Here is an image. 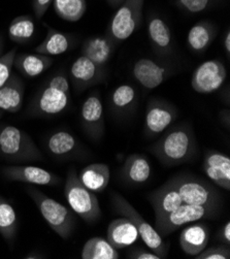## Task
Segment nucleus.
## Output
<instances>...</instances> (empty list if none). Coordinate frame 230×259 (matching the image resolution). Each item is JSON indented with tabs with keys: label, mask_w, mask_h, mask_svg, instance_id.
Returning a JSON list of instances; mask_svg holds the SVG:
<instances>
[{
	"label": "nucleus",
	"mask_w": 230,
	"mask_h": 259,
	"mask_svg": "<svg viewBox=\"0 0 230 259\" xmlns=\"http://www.w3.org/2000/svg\"><path fill=\"white\" fill-rule=\"evenodd\" d=\"M165 134L150 147V152L164 166L183 164L193 159L196 154V140L188 124L170 126Z\"/></svg>",
	"instance_id": "f257e3e1"
},
{
	"label": "nucleus",
	"mask_w": 230,
	"mask_h": 259,
	"mask_svg": "<svg viewBox=\"0 0 230 259\" xmlns=\"http://www.w3.org/2000/svg\"><path fill=\"white\" fill-rule=\"evenodd\" d=\"M70 102V87L63 71L55 73L44 83L33 99L29 113L36 117L56 116L64 112Z\"/></svg>",
	"instance_id": "f03ea898"
},
{
	"label": "nucleus",
	"mask_w": 230,
	"mask_h": 259,
	"mask_svg": "<svg viewBox=\"0 0 230 259\" xmlns=\"http://www.w3.org/2000/svg\"><path fill=\"white\" fill-rule=\"evenodd\" d=\"M0 156L11 162L42 160V153L30 136L10 124L0 126Z\"/></svg>",
	"instance_id": "7ed1b4c3"
},
{
	"label": "nucleus",
	"mask_w": 230,
	"mask_h": 259,
	"mask_svg": "<svg viewBox=\"0 0 230 259\" xmlns=\"http://www.w3.org/2000/svg\"><path fill=\"white\" fill-rule=\"evenodd\" d=\"M26 191L37 205L41 216L56 234L64 240H67L74 229L75 218L67 206L49 197L33 186H27Z\"/></svg>",
	"instance_id": "20e7f679"
},
{
	"label": "nucleus",
	"mask_w": 230,
	"mask_h": 259,
	"mask_svg": "<svg viewBox=\"0 0 230 259\" xmlns=\"http://www.w3.org/2000/svg\"><path fill=\"white\" fill-rule=\"evenodd\" d=\"M64 195L71 210L85 222L93 224L101 216V210L94 192L87 189L80 181L74 168L67 174Z\"/></svg>",
	"instance_id": "39448f33"
},
{
	"label": "nucleus",
	"mask_w": 230,
	"mask_h": 259,
	"mask_svg": "<svg viewBox=\"0 0 230 259\" xmlns=\"http://www.w3.org/2000/svg\"><path fill=\"white\" fill-rule=\"evenodd\" d=\"M111 199L114 211L118 215L128 218L132 222L139 231L140 238H142L147 247L156 253L160 259L166 258L169 246L163 241L158 231L154 227H152L133 208V205H131L122 195L117 192H112Z\"/></svg>",
	"instance_id": "423d86ee"
},
{
	"label": "nucleus",
	"mask_w": 230,
	"mask_h": 259,
	"mask_svg": "<svg viewBox=\"0 0 230 259\" xmlns=\"http://www.w3.org/2000/svg\"><path fill=\"white\" fill-rule=\"evenodd\" d=\"M180 193L184 204L222 205V197L215 185L192 175L180 174L169 179Z\"/></svg>",
	"instance_id": "0eeeda50"
},
{
	"label": "nucleus",
	"mask_w": 230,
	"mask_h": 259,
	"mask_svg": "<svg viewBox=\"0 0 230 259\" xmlns=\"http://www.w3.org/2000/svg\"><path fill=\"white\" fill-rule=\"evenodd\" d=\"M221 209L222 205L182 204L167 215L155 220V229L161 237H167L184 224L217 217Z\"/></svg>",
	"instance_id": "6e6552de"
},
{
	"label": "nucleus",
	"mask_w": 230,
	"mask_h": 259,
	"mask_svg": "<svg viewBox=\"0 0 230 259\" xmlns=\"http://www.w3.org/2000/svg\"><path fill=\"white\" fill-rule=\"evenodd\" d=\"M145 0H125L111 20L107 37L116 46L129 38L142 24Z\"/></svg>",
	"instance_id": "1a4fd4ad"
},
{
	"label": "nucleus",
	"mask_w": 230,
	"mask_h": 259,
	"mask_svg": "<svg viewBox=\"0 0 230 259\" xmlns=\"http://www.w3.org/2000/svg\"><path fill=\"white\" fill-rule=\"evenodd\" d=\"M177 117V110L170 102L152 98L146 110L145 135L148 138L156 137L168 129Z\"/></svg>",
	"instance_id": "9d476101"
},
{
	"label": "nucleus",
	"mask_w": 230,
	"mask_h": 259,
	"mask_svg": "<svg viewBox=\"0 0 230 259\" xmlns=\"http://www.w3.org/2000/svg\"><path fill=\"white\" fill-rule=\"evenodd\" d=\"M227 76L224 64L217 59L203 62L194 70L191 87L199 94H211L219 90Z\"/></svg>",
	"instance_id": "9b49d317"
},
{
	"label": "nucleus",
	"mask_w": 230,
	"mask_h": 259,
	"mask_svg": "<svg viewBox=\"0 0 230 259\" xmlns=\"http://www.w3.org/2000/svg\"><path fill=\"white\" fill-rule=\"evenodd\" d=\"M173 73L172 67L149 58L139 59L132 67V75L135 81L146 90L159 87Z\"/></svg>",
	"instance_id": "f8f14e48"
},
{
	"label": "nucleus",
	"mask_w": 230,
	"mask_h": 259,
	"mask_svg": "<svg viewBox=\"0 0 230 259\" xmlns=\"http://www.w3.org/2000/svg\"><path fill=\"white\" fill-rule=\"evenodd\" d=\"M106 79V68L85 56H80L70 67V80L76 92H82Z\"/></svg>",
	"instance_id": "ddd939ff"
},
{
	"label": "nucleus",
	"mask_w": 230,
	"mask_h": 259,
	"mask_svg": "<svg viewBox=\"0 0 230 259\" xmlns=\"http://www.w3.org/2000/svg\"><path fill=\"white\" fill-rule=\"evenodd\" d=\"M81 122L83 129L91 140L98 141L104 136V107L97 92L90 94L83 102L81 108Z\"/></svg>",
	"instance_id": "4468645a"
},
{
	"label": "nucleus",
	"mask_w": 230,
	"mask_h": 259,
	"mask_svg": "<svg viewBox=\"0 0 230 259\" xmlns=\"http://www.w3.org/2000/svg\"><path fill=\"white\" fill-rule=\"evenodd\" d=\"M3 175L10 181L40 186H56L61 179L44 168L32 165H12L3 168Z\"/></svg>",
	"instance_id": "2eb2a0df"
},
{
	"label": "nucleus",
	"mask_w": 230,
	"mask_h": 259,
	"mask_svg": "<svg viewBox=\"0 0 230 259\" xmlns=\"http://www.w3.org/2000/svg\"><path fill=\"white\" fill-rule=\"evenodd\" d=\"M203 171L214 185L227 191L230 190V158L216 150L204 153Z\"/></svg>",
	"instance_id": "dca6fc26"
},
{
	"label": "nucleus",
	"mask_w": 230,
	"mask_h": 259,
	"mask_svg": "<svg viewBox=\"0 0 230 259\" xmlns=\"http://www.w3.org/2000/svg\"><path fill=\"white\" fill-rule=\"evenodd\" d=\"M147 28L149 40L155 53L162 57L171 55L173 40L168 25L158 15L152 14L148 17Z\"/></svg>",
	"instance_id": "f3484780"
},
{
	"label": "nucleus",
	"mask_w": 230,
	"mask_h": 259,
	"mask_svg": "<svg viewBox=\"0 0 230 259\" xmlns=\"http://www.w3.org/2000/svg\"><path fill=\"white\" fill-rule=\"evenodd\" d=\"M107 237L111 245L117 250L130 247L140 239L136 227L126 217L118 218L111 222Z\"/></svg>",
	"instance_id": "a211bd4d"
},
{
	"label": "nucleus",
	"mask_w": 230,
	"mask_h": 259,
	"mask_svg": "<svg viewBox=\"0 0 230 259\" xmlns=\"http://www.w3.org/2000/svg\"><path fill=\"white\" fill-rule=\"evenodd\" d=\"M210 234V228L204 223L190 225L181 232L180 246L187 255L196 256L207 248Z\"/></svg>",
	"instance_id": "6ab92c4d"
},
{
	"label": "nucleus",
	"mask_w": 230,
	"mask_h": 259,
	"mask_svg": "<svg viewBox=\"0 0 230 259\" xmlns=\"http://www.w3.org/2000/svg\"><path fill=\"white\" fill-rule=\"evenodd\" d=\"M25 87L20 77L11 73L7 82L0 87V111L17 113L22 109Z\"/></svg>",
	"instance_id": "aec40b11"
},
{
	"label": "nucleus",
	"mask_w": 230,
	"mask_h": 259,
	"mask_svg": "<svg viewBox=\"0 0 230 259\" xmlns=\"http://www.w3.org/2000/svg\"><path fill=\"white\" fill-rule=\"evenodd\" d=\"M47 28L45 38L35 48V52L38 54L47 56H57L67 52L72 46V37L69 34L63 33L51 27L44 23Z\"/></svg>",
	"instance_id": "412c9836"
},
{
	"label": "nucleus",
	"mask_w": 230,
	"mask_h": 259,
	"mask_svg": "<svg viewBox=\"0 0 230 259\" xmlns=\"http://www.w3.org/2000/svg\"><path fill=\"white\" fill-rule=\"evenodd\" d=\"M151 164L146 156L133 154L127 157L121 169V177L129 184H143L151 176Z\"/></svg>",
	"instance_id": "4be33fe9"
},
{
	"label": "nucleus",
	"mask_w": 230,
	"mask_h": 259,
	"mask_svg": "<svg viewBox=\"0 0 230 259\" xmlns=\"http://www.w3.org/2000/svg\"><path fill=\"white\" fill-rule=\"evenodd\" d=\"M115 45L107 36L90 37L83 44L82 55L100 66H106L110 61Z\"/></svg>",
	"instance_id": "5701e85b"
},
{
	"label": "nucleus",
	"mask_w": 230,
	"mask_h": 259,
	"mask_svg": "<svg viewBox=\"0 0 230 259\" xmlns=\"http://www.w3.org/2000/svg\"><path fill=\"white\" fill-rule=\"evenodd\" d=\"M78 176L87 189L92 192H102L110 183V166L105 163L89 164Z\"/></svg>",
	"instance_id": "b1692460"
},
{
	"label": "nucleus",
	"mask_w": 230,
	"mask_h": 259,
	"mask_svg": "<svg viewBox=\"0 0 230 259\" xmlns=\"http://www.w3.org/2000/svg\"><path fill=\"white\" fill-rule=\"evenodd\" d=\"M216 35L217 27L213 23L208 21L198 22L188 32V47L194 53H203L212 45Z\"/></svg>",
	"instance_id": "393cba45"
},
{
	"label": "nucleus",
	"mask_w": 230,
	"mask_h": 259,
	"mask_svg": "<svg viewBox=\"0 0 230 259\" xmlns=\"http://www.w3.org/2000/svg\"><path fill=\"white\" fill-rule=\"evenodd\" d=\"M53 64V58L42 54H20L14 59V67H16L23 75L27 77H35L44 72Z\"/></svg>",
	"instance_id": "a878e982"
},
{
	"label": "nucleus",
	"mask_w": 230,
	"mask_h": 259,
	"mask_svg": "<svg viewBox=\"0 0 230 259\" xmlns=\"http://www.w3.org/2000/svg\"><path fill=\"white\" fill-rule=\"evenodd\" d=\"M47 149L56 158H67L79 151V143L70 133L58 131L47 140Z\"/></svg>",
	"instance_id": "bb28decb"
},
{
	"label": "nucleus",
	"mask_w": 230,
	"mask_h": 259,
	"mask_svg": "<svg viewBox=\"0 0 230 259\" xmlns=\"http://www.w3.org/2000/svg\"><path fill=\"white\" fill-rule=\"evenodd\" d=\"M137 102L136 90L128 84L117 87L111 95V107L116 114H129L135 108Z\"/></svg>",
	"instance_id": "cd10ccee"
},
{
	"label": "nucleus",
	"mask_w": 230,
	"mask_h": 259,
	"mask_svg": "<svg viewBox=\"0 0 230 259\" xmlns=\"http://www.w3.org/2000/svg\"><path fill=\"white\" fill-rule=\"evenodd\" d=\"M19 221L14 206L0 195V235L8 243H13L16 239Z\"/></svg>",
	"instance_id": "c85d7f7f"
},
{
	"label": "nucleus",
	"mask_w": 230,
	"mask_h": 259,
	"mask_svg": "<svg viewBox=\"0 0 230 259\" xmlns=\"http://www.w3.org/2000/svg\"><path fill=\"white\" fill-rule=\"evenodd\" d=\"M35 33V23L31 16L16 17L9 26L10 38L20 45L28 44Z\"/></svg>",
	"instance_id": "c756f323"
},
{
	"label": "nucleus",
	"mask_w": 230,
	"mask_h": 259,
	"mask_svg": "<svg viewBox=\"0 0 230 259\" xmlns=\"http://www.w3.org/2000/svg\"><path fill=\"white\" fill-rule=\"evenodd\" d=\"M83 259H118L119 253L108 240L102 238H92L83 247Z\"/></svg>",
	"instance_id": "7c9ffc66"
},
{
	"label": "nucleus",
	"mask_w": 230,
	"mask_h": 259,
	"mask_svg": "<svg viewBox=\"0 0 230 259\" xmlns=\"http://www.w3.org/2000/svg\"><path fill=\"white\" fill-rule=\"evenodd\" d=\"M53 6L55 13L68 22L81 20L87 10L86 0H53Z\"/></svg>",
	"instance_id": "2f4dec72"
},
{
	"label": "nucleus",
	"mask_w": 230,
	"mask_h": 259,
	"mask_svg": "<svg viewBox=\"0 0 230 259\" xmlns=\"http://www.w3.org/2000/svg\"><path fill=\"white\" fill-rule=\"evenodd\" d=\"M222 0H175V6L189 14H199L215 7Z\"/></svg>",
	"instance_id": "473e14b6"
},
{
	"label": "nucleus",
	"mask_w": 230,
	"mask_h": 259,
	"mask_svg": "<svg viewBox=\"0 0 230 259\" xmlns=\"http://www.w3.org/2000/svg\"><path fill=\"white\" fill-rule=\"evenodd\" d=\"M17 55V50L13 49L0 57V87H2L10 77L13 67L14 59Z\"/></svg>",
	"instance_id": "72a5a7b5"
},
{
	"label": "nucleus",
	"mask_w": 230,
	"mask_h": 259,
	"mask_svg": "<svg viewBox=\"0 0 230 259\" xmlns=\"http://www.w3.org/2000/svg\"><path fill=\"white\" fill-rule=\"evenodd\" d=\"M197 259H229L230 258V250L227 245H220L217 247L206 248L196 255Z\"/></svg>",
	"instance_id": "f704fd0d"
},
{
	"label": "nucleus",
	"mask_w": 230,
	"mask_h": 259,
	"mask_svg": "<svg viewBox=\"0 0 230 259\" xmlns=\"http://www.w3.org/2000/svg\"><path fill=\"white\" fill-rule=\"evenodd\" d=\"M128 257L131 259H160V257L152 250H147L141 247L132 248L128 252Z\"/></svg>",
	"instance_id": "c9c22d12"
},
{
	"label": "nucleus",
	"mask_w": 230,
	"mask_h": 259,
	"mask_svg": "<svg viewBox=\"0 0 230 259\" xmlns=\"http://www.w3.org/2000/svg\"><path fill=\"white\" fill-rule=\"evenodd\" d=\"M51 4H53V0H32V8L35 18L40 20L49 10Z\"/></svg>",
	"instance_id": "e433bc0d"
},
{
	"label": "nucleus",
	"mask_w": 230,
	"mask_h": 259,
	"mask_svg": "<svg viewBox=\"0 0 230 259\" xmlns=\"http://www.w3.org/2000/svg\"><path fill=\"white\" fill-rule=\"evenodd\" d=\"M218 242L229 246L230 245V222L227 221L218 231L217 235Z\"/></svg>",
	"instance_id": "4c0bfd02"
},
{
	"label": "nucleus",
	"mask_w": 230,
	"mask_h": 259,
	"mask_svg": "<svg viewBox=\"0 0 230 259\" xmlns=\"http://www.w3.org/2000/svg\"><path fill=\"white\" fill-rule=\"evenodd\" d=\"M220 120L223 126H225L227 129H229L230 125V112L229 110H223L220 112Z\"/></svg>",
	"instance_id": "58836bf2"
},
{
	"label": "nucleus",
	"mask_w": 230,
	"mask_h": 259,
	"mask_svg": "<svg viewBox=\"0 0 230 259\" xmlns=\"http://www.w3.org/2000/svg\"><path fill=\"white\" fill-rule=\"evenodd\" d=\"M223 47L225 49L227 58H230V30H229V28L227 29V31L225 33V36L223 39Z\"/></svg>",
	"instance_id": "ea45409f"
},
{
	"label": "nucleus",
	"mask_w": 230,
	"mask_h": 259,
	"mask_svg": "<svg viewBox=\"0 0 230 259\" xmlns=\"http://www.w3.org/2000/svg\"><path fill=\"white\" fill-rule=\"evenodd\" d=\"M26 259H41V258H45L44 255L38 251H31L30 253H28L26 256H25Z\"/></svg>",
	"instance_id": "a19ab883"
},
{
	"label": "nucleus",
	"mask_w": 230,
	"mask_h": 259,
	"mask_svg": "<svg viewBox=\"0 0 230 259\" xmlns=\"http://www.w3.org/2000/svg\"><path fill=\"white\" fill-rule=\"evenodd\" d=\"M107 2L114 8H117V7H120L125 0H107Z\"/></svg>",
	"instance_id": "79ce46f5"
},
{
	"label": "nucleus",
	"mask_w": 230,
	"mask_h": 259,
	"mask_svg": "<svg viewBox=\"0 0 230 259\" xmlns=\"http://www.w3.org/2000/svg\"><path fill=\"white\" fill-rule=\"evenodd\" d=\"M4 48H5V39H4V36H3V34L0 33V57L3 56Z\"/></svg>",
	"instance_id": "37998d69"
},
{
	"label": "nucleus",
	"mask_w": 230,
	"mask_h": 259,
	"mask_svg": "<svg viewBox=\"0 0 230 259\" xmlns=\"http://www.w3.org/2000/svg\"><path fill=\"white\" fill-rule=\"evenodd\" d=\"M3 114H4V112H3V111H0V119H2V117H3Z\"/></svg>",
	"instance_id": "c03bdc74"
}]
</instances>
